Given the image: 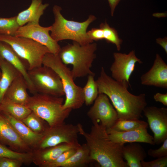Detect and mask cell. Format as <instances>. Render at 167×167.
<instances>
[{
  "label": "cell",
  "mask_w": 167,
  "mask_h": 167,
  "mask_svg": "<svg viewBox=\"0 0 167 167\" xmlns=\"http://www.w3.org/2000/svg\"><path fill=\"white\" fill-rule=\"evenodd\" d=\"M98 94H106L116 110L118 119L139 120L142 118L143 110L147 106L146 94L136 95L115 81L101 67L100 75L96 80Z\"/></svg>",
  "instance_id": "6da1fadb"
},
{
  "label": "cell",
  "mask_w": 167,
  "mask_h": 167,
  "mask_svg": "<svg viewBox=\"0 0 167 167\" xmlns=\"http://www.w3.org/2000/svg\"><path fill=\"white\" fill-rule=\"evenodd\" d=\"M92 123L89 133L84 131L81 124H78L79 134L86 140L91 160L97 162L101 167H128L122 156L124 145L113 142L106 129L99 122Z\"/></svg>",
  "instance_id": "7a4b0ae2"
},
{
  "label": "cell",
  "mask_w": 167,
  "mask_h": 167,
  "mask_svg": "<svg viewBox=\"0 0 167 167\" xmlns=\"http://www.w3.org/2000/svg\"><path fill=\"white\" fill-rule=\"evenodd\" d=\"M61 7L54 5L53 11L54 22L51 26L50 36L56 41L71 40L80 45H85L93 42L87 34V29L89 25L96 19L93 15H90L88 19L82 22H79L65 19L61 13Z\"/></svg>",
  "instance_id": "3957f363"
},
{
  "label": "cell",
  "mask_w": 167,
  "mask_h": 167,
  "mask_svg": "<svg viewBox=\"0 0 167 167\" xmlns=\"http://www.w3.org/2000/svg\"><path fill=\"white\" fill-rule=\"evenodd\" d=\"M42 65L52 69L61 80L66 96L63 109H77L82 107L84 103L82 88L75 83L71 70L63 63L58 55L47 53L43 58Z\"/></svg>",
  "instance_id": "277c9868"
},
{
  "label": "cell",
  "mask_w": 167,
  "mask_h": 167,
  "mask_svg": "<svg viewBox=\"0 0 167 167\" xmlns=\"http://www.w3.org/2000/svg\"><path fill=\"white\" fill-rule=\"evenodd\" d=\"M97 45L93 42L80 45L73 41L61 48L58 55L65 65L71 64L74 79L95 74L90 69L96 58Z\"/></svg>",
  "instance_id": "5b68a950"
},
{
  "label": "cell",
  "mask_w": 167,
  "mask_h": 167,
  "mask_svg": "<svg viewBox=\"0 0 167 167\" xmlns=\"http://www.w3.org/2000/svg\"><path fill=\"white\" fill-rule=\"evenodd\" d=\"M64 101L62 97L37 93L30 96L26 106L53 127L64 122L72 110L63 109Z\"/></svg>",
  "instance_id": "8992f818"
},
{
  "label": "cell",
  "mask_w": 167,
  "mask_h": 167,
  "mask_svg": "<svg viewBox=\"0 0 167 167\" xmlns=\"http://www.w3.org/2000/svg\"><path fill=\"white\" fill-rule=\"evenodd\" d=\"M0 41L9 44L27 62L28 70L42 65L45 55L50 52L46 46L28 38L0 35Z\"/></svg>",
  "instance_id": "52a82bcc"
},
{
  "label": "cell",
  "mask_w": 167,
  "mask_h": 167,
  "mask_svg": "<svg viewBox=\"0 0 167 167\" xmlns=\"http://www.w3.org/2000/svg\"><path fill=\"white\" fill-rule=\"evenodd\" d=\"M28 73L36 93L58 97L65 95L59 77L50 67L42 65L28 70Z\"/></svg>",
  "instance_id": "ba28073f"
},
{
  "label": "cell",
  "mask_w": 167,
  "mask_h": 167,
  "mask_svg": "<svg viewBox=\"0 0 167 167\" xmlns=\"http://www.w3.org/2000/svg\"><path fill=\"white\" fill-rule=\"evenodd\" d=\"M78 124L74 125L64 122L53 127L49 126L43 133L38 145L34 150L53 147L64 143L79 145L80 144L78 140Z\"/></svg>",
  "instance_id": "9c48e42d"
},
{
  "label": "cell",
  "mask_w": 167,
  "mask_h": 167,
  "mask_svg": "<svg viewBox=\"0 0 167 167\" xmlns=\"http://www.w3.org/2000/svg\"><path fill=\"white\" fill-rule=\"evenodd\" d=\"M114 60L110 67L112 78L128 89L131 87L130 77L134 71L135 64L143 63L133 50L127 54L119 52L113 54Z\"/></svg>",
  "instance_id": "30bf717a"
},
{
  "label": "cell",
  "mask_w": 167,
  "mask_h": 167,
  "mask_svg": "<svg viewBox=\"0 0 167 167\" xmlns=\"http://www.w3.org/2000/svg\"><path fill=\"white\" fill-rule=\"evenodd\" d=\"M87 114L92 122H100L106 129L111 128L118 119L116 110L103 93L98 94Z\"/></svg>",
  "instance_id": "8fae6325"
},
{
  "label": "cell",
  "mask_w": 167,
  "mask_h": 167,
  "mask_svg": "<svg viewBox=\"0 0 167 167\" xmlns=\"http://www.w3.org/2000/svg\"><path fill=\"white\" fill-rule=\"evenodd\" d=\"M51 28V26L44 27L39 24L28 23L20 26L15 36L31 39L46 46L50 53L58 55L61 48L49 34Z\"/></svg>",
  "instance_id": "7c38bea8"
},
{
  "label": "cell",
  "mask_w": 167,
  "mask_h": 167,
  "mask_svg": "<svg viewBox=\"0 0 167 167\" xmlns=\"http://www.w3.org/2000/svg\"><path fill=\"white\" fill-rule=\"evenodd\" d=\"M143 112L154 134L155 144H160L167 138V109L146 106Z\"/></svg>",
  "instance_id": "4fadbf2b"
},
{
  "label": "cell",
  "mask_w": 167,
  "mask_h": 167,
  "mask_svg": "<svg viewBox=\"0 0 167 167\" xmlns=\"http://www.w3.org/2000/svg\"><path fill=\"white\" fill-rule=\"evenodd\" d=\"M140 79L143 85L167 88V65L159 54H156L152 67Z\"/></svg>",
  "instance_id": "5bb4252c"
},
{
  "label": "cell",
  "mask_w": 167,
  "mask_h": 167,
  "mask_svg": "<svg viewBox=\"0 0 167 167\" xmlns=\"http://www.w3.org/2000/svg\"><path fill=\"white\" fill-rule=\"evenodd\" d=\"M0 142L19 152H32L8 120L0 112Z\"/></svg>",
  "instance_id": "9a60e30c"
},
{
  "label": "cell",
  "mask_w": 167,
  "mask_h": 167,
  "mask_svg": "<svg viewBox=\"0 0 167 167\" xmlns=\"http://www.w3.org/2000/svg\"><path fill=\"white\" fill-rule=\"evenodd\" d=\"M0 56L13 66L23 77L29 92L33 94L36 93L28 74V65L27 62L9 44L2 41H0Z\"/></svg>",
  "instance_id": "2e32d148"
},
{
  "label": "cell",
  "mask_w": 167,
  "mask_h": 167,
  "mask_svg": "<svg viewBox=\"0 0 167 167\" xmlns=\"http://www.w3.org/2000/svg\"><path fill=\"white\" fill-rule=\"evenodd\" d=\"M143 127L125 132H119L111 128L107 129L111 140L113 142L124 145L126 143H143L154 145L153 137Z\"/></svg>",
  "instance_id": "e0dca14e"
},
{
  "label": "cell",
  "mask_w": 167,
  "mask_h": 167,
  "mask_svg": "<svg viewBox=\"0 0 167 167\" xmlns=\"http://www.w3.org/2000/svg\"><path fill=\"white\" fill-rule=\"evenodd\" d=\"M80 145L64 143L53 147L33 150L31 152L32 162L39 167H45L64 151L77 148Z\"/></svg>",
  "instance_id": "ac0fdd59"
},
{
  "label": "cell",
  "mask_w": 167,
  "mask_h": 167,
  "mask_svg": "<svg viewBox=\"0 0 167 167\" xmlns=\"http://www.w3.org/2000/svg\"><path fill=\"white\" fill-rule=\"evenodd\" d=\"M1 113L10 122L24 143L31 149L32 151L36 148L41 139L43 133L35 132L21 121L15 119L7 113Z\"/></svg>",
  "instance_id": "d6986e66"
},
{
  "label": "cell",
  "mask_w": 167,
  "mask_h": 167,
  "mask_svg": "<svg viewBox=\"0 0 167 167\" xmlns=\"http://www.w3.org/2000/svg\"><path fill=\"white\" fill-rule=\"evenodd\" d=\"M49 6L48 3L43 4L42 0H32L29 7L16 16L18 23L20 26L28 23L39 24L41 17Z\"/></svg>",
  "instance_id": "ffe728a7"
},
{
  "label": "cell",
  "mask_w": 167,
  "mask_h": 167,
  "mask_svg": "<svg viewBox=\"0 0 167 167\" xmlns=\"http://www.w3.org/2000/svg\"><path fill=\"white\" fill-rule=\"evenodd\" d=\"M28 90L25 80L21 75H20L12 82L6 90L4 98L15 103L26 105L30 97Z\"/></svg>",
  "instance_id": "44dd1931"
},
{
  "label": "cell",
  "mask_w": 167,
  "mask_h": 167,
  "mask_svg": "<svg viewBox=\"0 0 167 167\" xmlns=\"http://www.w3.org/2000/svg\"><path fill=\"white\" fill-rule=\"evenodd\" d=\"M122 153L128 167H142L141 162L144 161L147 156L144 148L138 142L124 145Z\"/></svg>",
  "instance_id": "7402d4cb"
},
{
  "label": "cell",
  "mask_w": 167,
  "mask_h": 167,
  "mask_svg": "<svg viewBox=\"0 0 167 167\" xmlns=\"http://www.w3.org/2000/svg\"><path fill=\"white\" fill-rule=\"evenodd\" d=\"M0 102L4 98L5 93L13 80L21 75L11 64L0 56Z\"/></svg>",
  "instance_id": "603a6c76"
},
{
  "label": "cell",
  "mask_w": 167,
  "mask_h": 167,
  "mask_svg": "<svg viewBox=\"0 0 167 167\" xmlns=\"http://www.w3.org/2000/svg\"><path fill=\"white\" fill-rule=\"evenodd\" d=\"M92 161L89 149L85 143L80 145L75 152L58 167H84Z\"/></svg>",
  "instance_id": "cb8c5ba5"
},
{
  "label": "cell",
  "mask_w": 167,
  "mask_h": 167,
  "mask_svg": "<svg viewBox=\"0 0 167 167\" xmlns=\"http://www.w3.org/2000/svg\"><path fill=\"white\" fill-rule=\"evenodd\" d=\"M0 112L7 113L15 119L21 121L32 111L26 105L15 103L4 98L0 102Z\"/></svg>",
  "instance_id": "d4e9b609"
},
{
  "label": "cell",
  "mask_w": 167,
  "mask_h": 167,
  "mask_svg": "<svg viewBox=\"0 0 167 167\" xmlns=\"http://www.w3.org/2000/svg\"><path fill=\"white\" fill-rule=\"evenodd\" d=\"M95 74L88 75L87 82L83 89L84 103L90 105L94 101L98 95V85L94 79Z\"/></svg>",
  "instance_id": "484cf974"
},
{
  "label": "cell",
  "mask_w": 167,
  "mask_h": 167,
  "mask_svg": "<svg viewBox=\"0 0 167 167\" xmlns=\"http://www.w3.org/2000/svg\"><path fill=\"white\" fill-rule=\"evenodd\" d=\"M21 121L32 131L38 133H43L49 126L45 120L32 111Z\"/></svg>",
  "instance_id": "4316f807"
},
{
  "label": "cell",
  "mask_w": 167,
  "mask_h": 167,
  "mask_svg": "<svg viewBox=\"0 0 167 167\" xmlns=\"http://www.w3.org/2000/svg\"><path fill=\"white\" fill-rule=\"evenodd\" d=\"M148 126L147 122L139 119L131 120L118 119L111 128L117 131L125 132L141 128H148Z\"/></svg>",
  "instance_id": "83f0119b"
},
{
  "label": "cell",
  "mask_w": 167,
  "mask_h": 167,
  "mask_svg": "<svg viewBox=\"0 0 167 167\" xmlns=\"http://www.w3.org/2000/svg\"><path fill=\"white\" fill-rule=\"evenodd\" d=\"M0 157L16 159L22 161L24 164L28 165L32 162L31 152H22L9 149L0 143Z\"/></svg>",
  "instance_id": "f1b7e54d"
},
{
  "label": "cell",
  "mask_w": 167,
  "mask_h": 167,
  "mask_svg": "<svg viewBox=\"0 0 167 167\" xmlns=\"http://www.w3.org/2000/svg\"><path fill=\"white\" fill-rule=\"evenodd\" d=\"M103 31L104 39L108 43L114 44L118 50L119 51L122 42L119 38L117 31L114 28L110 26L106 21L101 23L100 26Z\"/></svg>",
  "instance_id": "f546056e"
},
{
  "label": "cell",
  "mask_w": 167,
  "mask_h": 167,
  "mask_svg": "<svg viewBox=\"0 0 167 167\" xmlns=\"http://www.w3.org/2000/svg\"><path fill=\"white\" fill-rule=\"evenodd\" d=\"M20 27L16 16L10 18L0 17V35L15 36Z\"/></svg>",
  "instance_id": "4dcf8cb0"
},
{
  "label": "cell",
  "mask_w": 167,
  "mask_h": 167,
  "mask_svg": "<svg viewBox=\"0 0 167 167\" xmlns=\"http://www.w3.org/2000/svg\"><path fill=\"white\" fill-rule=\"evenodd\" d=\"M78 147L71 148L64 151L55 160L45 167H58L61 164L66 161L75 152Z\"/></svg>",
  "instance_id": "1f68e13d"
},
{
  "label": "cell",
  "mask_w": 167,
  "mask_h": 167,
  "mask_svg": "<svg viewBox=\"0 0 167 167\" xmlns=\"http://www.w3.org/2000/svg\"><path fill=\"white\" fill-rule=\"evenodd\" d=\"M163 143L161 147L157 149H149L147 152L148 155L150 156L157 158L167 156V138Z\"/></svg>",
  "instance_id": "d6a6232c"
},
{
  "label": "cell",
  "mask_w": 167,
  "mask_h": 167,
  "mask_svg": "<svg viewBox=\"0 0 167 167\" xmlns=\"http://www.w3.org/2000/svg\"><path fill=\"white\" fill-rule=\"evenodd\" d=\"M141 165L142 167H166L167 156L148 162L143 161L141 162Z\"/></svg>",
  "instance_id": "836d02e7"
},
{
  "label": "cell",
  "mask_w": 167,
  "mask_h": 167,
  "mask_svg": "<svg viewBox=\"0 0 167 167\" xmlns=\"http://www.w3.org/2000/svg\"><path fill=\"white\" fill-rule=\"evenodd\" d=\"M23 164V162L19 159L0 157V167H20Z\"/></svg>",
  "instance_id": "e575fe53"
},
{
  "label": "cell",
  "mask_w": 167,
  "mask_h": 167,
  "mask_svg": "<svg viewBox=\"0 0 167 167\" xmlns=\"http://www.w3.org/2000/svg\"><path fill=\"white\" fill-rule=\"evenodd\" d=\"M87 34L89 38L93 41L104 39L103 31L100 28H92L87 32Z\"/></svg>",
  "instance_id": "d590c367"
},
{
  "label": "cell",
  "mask_w": 167,
  "mask_h": 167,
  "mask_svg": "<svg viewBox=\"0 0 167 167\" xmlns=\"http://www.w3.org/2000/svg\"><path fill=\"white\" fill-rule=\"evenodd\" d=\"M153 98L156 101L161 102L164 105L167 106V93L165 94L156 93L154 95Z\"/></svg>",
  "instance_id": "8d00e7d4"
},
{
  "label": "cell",
  "mask_w": 167,
  "mask_h": 167,
  "mask_svg": "<svg viewBox=\"0 0 167 167\" xmlns=\"http://www.w3.org/2000/svg\"><path fill=\"white\" fill-rule=\"evenodd\" d=\"M156 42L159 45L164 49L167 54V38L165 37L164 38H158L156 40Z\"/></svg>",
  "instance_id": "74e56055"
},
{
  "label": "cell",
  "mask_w": 167,
  "mask_h": 167,
  "mask_svg": "<svg viewBox=\"0 0 167 167\" xmlns=\"http://www.w3.org/2000/svg\"><path fill=\"white\" fill-rule=\"evenodd\" d=\"M121 0H108L111 10V14L113 16L115 10Z\"/></svg>",
  "instance_id": "f35d334b"
}]
</instances>
